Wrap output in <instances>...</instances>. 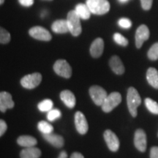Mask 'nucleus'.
Segmentation results:
<instances>
[{"label": "nucleus", "instance_id": "obj_1", "mask_svg": "<svg viewBox=\"0 0 158 158\" xmlns=\"http://www.w3.org/2000/svg\"><path fill=\"white\" fill-rule=\"evenodd\" d=\"M127 103L129 111L133 117L138 114L137 108L141 103V98L138 91L134 87H130L127 90Z\"/></svg>", "mask_w": 158, "mask_h": 158}, {"label": "nucleus", "instance_id": "obj_2", "mask_svg": "<svg viewBox=\"0 0 158 158\" xmlns=\"http://www.w3.org/2000/svg\"><path fill=\"white\" fill-rule=\"evenodd\" d=\"M86 5L94 15H104L110 10V3L108 0H86Z\"/></svg>", "mask_w": 158, "mask_h": 158}, {"label": "nucleus", "instance_id": "obj_3", "mask_svg": "<svg viewBox=\"0 0 158 158\" xmlns=\"http://www.w3.org/2000/svg\"><path fill=\"white\" fill-rule=\"evenodd\" d=\"M67 21L69 27V31L75 37L78 36L82 31L81 24V18L78 16L75 10H70L67 16Z\"/></svg>", "mask_w": 158, "mask_h": 158}, {"label": "nucleus", "instance_id": "obj_4", "mask_svg": "<svg viewBox=\"0 0 158 158\" xmlns=\"http://www.w3.org/2000/svg\"><path fill=\"white\" fill-rule=\"evenodd\" d=\"M122 102V95L118 92H112L108 94L103 103L102 104V110L105 113H109Z\"/></svg>", "mask_w": 158, "mask_h": 158}, {"label": "nucleus", "instance_id": "obj_5", "mask_svg": "<svg viewBox=\"0 0 158 158\" xmlns=\"http://www.w3.org/2000/svg\"><path fill=\"white\" fill-rule=\"evenodd\" d=\"M42 81V75L39 73H34L32 74L23 76L21 80V84L23 88L32 89L38 86Z\"/></svg>", "mask_w": 158, "mask_h": 158}, {"label": "nucleus", "instance_id": "obj_6", "mask_svg": "<svg viewBox=\"0 0 158 158\" xmlns=\"http://www.w3.org/2000/svg\"><path fill=\"white\" fill-rule=\"evenodd\" d=\"M54 70L58 76L63 78H70L72 76V68L64 59H59L54 63Z\"/></svg>", "mask_w": 158, "mask_h": 158}, {"label": "nucleus", "instance_id": "obj_7", "mask_svg": "<svg viewBox=\"0 0 158 158\" xmlns=\"http://www.w3.org/2000/svg\"><path fill=\"white\" fill-rule=\"evenodd\" d=\"M89 94L91 98L97 106H102L106 97L108 96L107 92L100 86H91L89 89Z\"/></svg>", "mask_w": 158, "mask_h": 158}, {"label": "nucleus", "instance_id": "obj_8", "mask_svg": "<svg viewBox=\"0 0 158 158\" xmlns=\"http://www.w3.org/2000/svg\"><path fill=\"white\" fill-rule=\"evenodd\" d=\"M134 145L141 152H145L147 147V134L142 129H138L134 135Z\"/></svg>", "mask_w": 158, "mask_h": 158}, {"label": "nucleus", "instance_id": "obj_9", "mask_svg": "<svg viewBox=\"0 0 158 158\" xmlns=\"http://www.w3.org/2000/svg\"><path fill=\"white\" fill-rule=\"evenodd\" d=\"M29 34L33 38L42 41H50L52 37L51 33L42 27H34L29 31Z\"/></svg>", "mask_w": 158, "mask_h": 158}, {"label": "nucleus", "instance_id": "obj_10", "mask_svg": "<svg viewBox=\"0 0 158 158\" xmlns=\"http://www.w3.org/2000/svg\"><path fill=\"white\" fill-rule=\"evenodd\" d=\"M104 139L108 149L111 152H117L119 148V140L115 133L110 130H106L104 133Z\"/></svg>", "mask_w": 158, "mask_h": 158}, {"label": "nucleus", "instance_id": "obj_11", "mask_svg": "<svg viewBox=\"0 0 158 158\" xmlns=\"http://www.w3.org/2000/svg\"><path fill=\"white\" fill-rule=\"evenodd\" d=\"M75 125L77 131L81 135H85L87 133L89 130L88 122L82 112L77 111L75 114Z\"/></svg>", "mask_w": 158, "mask_h": 158}, {"label": "nucleus", "instance_id": "obj_12", "mask_svg": "<svg viewBox=\"0 0 158 158\" xmlns=\"http://www.w3.org/2000/svg\"><path fill=\"white\" fill-rule=\"evenodd\" d=\"M149 29L146 25L142 24L137 29L135 32V45L137 48H141L143 43L149 39Z\"/></svg>", "mask_w": 158, "mask_h": 158}, {"label": "nucleus", "instance_id": "obj_13", "mask_svg": "<svg viewBox=\"0 0 158 158\" xmlns=\"http://www.w3.org/2000/svg\"><path fill=\"white\" fill-rule=\"evenodd\" d=\"M14 102H13L12 95L9 92H2L0 93V110L2 113L7 109L13 108L14 107Z\"/></svg>", "mask_w": 158, "mask_h": 158}, {"label": "nucleus", "instance_id": "obj_14", "mask_svg": "<svg viewBox=\"0 0 158 158\" xmlns=\"http://www.w3.org/2000/svg\"><path fill=\"white\" fill-rule=\"evenodd\" d=\"M104 49V41L100 37L94 40L90 47V54L94 58H98L102 54Z\"/></svg>", "mask_w": 158, "mask_h": 158}, {"label": "nucleus", "instance_id": "obj_15", "mask_svg": "<svg viewBox=\"0 0 158 158\" xmlns=\"http://www.w3.org/2000/svg\"><path fill=\"white\" fill-rule=\"evenodd\" d=\"M43 138L56 148H62L64 146V141L62 136L53 133L49 134H43Z\"/></svg>", "mask_w": 158, "mask_h": 158}, {"label": "nucleus", "instance_id": "obj_16", "mask_svg": "<svg viewBox=\"0 0 158 158\" xmlns=\"http://www.w3.org/2000/svg\"><path fill=\"white\" fill-rule=\"evenodd\" d=\"M109 65L114 73L117 75L123 74L124 70H125L121 59L118 56H114L110 58L109 61Z\"/></svg>", "mask_w": 158, "mask_h": 158}, {"label": "nucleus", "instance_id": "obj_17", "mask_svg": "<svg viewBox=\"0 0 158 158\" xmlns=\"http://www.w3.org/2000/svg\"><path fill=\"white\" fill-rule=\"evenodd\" d=\"M60 98L67 107L73 108L76 106V98L74 94L70 90H63L60 93Z\"/></svg>", "mask_w": 158, "mask_h": 158}, {"label": "nucleus", "instance_id": "obj_18", "mask_svg": "<svg viewBox=\"0 0 158 158\" xmlns=\"http://www.w3.org/2000/svg\"><path fill=\"white\" fill-rule=\"evenodd\" d=\"M51 29L52 31L57 34H64L68 32L69 27L67 20L60 19L54 21L51 25Z\"/></svg>", "mask_w": 158, "mask_h": 158}, {"label": "nucleus", "instance_id": "obj_19", "mask_svg": "<svg viewBox=\"0 0 158 158\" xmlns=\"http://www.w3.org/2000/svg\"><path fill=\"white\" fill-rule=\"evenodd\" d=\"M40 156L41 151L35 147L25 148L20 153L21 158H40Z\"/></svg>", "mask_w": 158, "mask_h": 158}, {"label": "nucleus", "instance_id": "obj_20", "mask_svg": "<svg viewBox=\"0 0 158 158\" xmlns=\"http://www.w3.org/2000/svg\"><path fill=\"white\" fill-rule=\"evenodd\" d=\"M17 143L19 145L23 147H32L37 143V139L30 135H21L17 139Z\"/></svg>", "mask_w": 158, "mask_h": 158}, {"label": "nucleus", "instance_id": "obj_21", "mask_svg": "<svg viewBox=\"0 0 158 158\" xmlns=\"http://www.w3.org/2000/svg\"><path fill=\"white\" fill-rule=\"evenodd\" d=\"M147 79L149 84L155 89H158V71L154 68H149L147 72Z\"/></svg>", "mask_w": 158, "mask_h": 158}, {"label": "nucleus", "instance_id": "obj_22", "mask_svg": "<svg viewBox=\"0 0 158 158\" xmlns=\"http://www.w3.org/2000/svg\"><path fill=\"white\" fill-rule=\"evenodd\" d=\"M75 11L81 19L87 20L90 18L91 11L88 6L85 4H78L76 6Z\"/></svg>", "mask_w": 158, "mask_h": 158}, {"label": "nucleus", "instance_id": "obj_23", "mask_svg": "<svg viewBox=\"0 0 158 158\" xmlns=\"http://www.w3.org/2000/svg\"><path fill=\"white\" fill-rule=\"evenodd\" d=\"M37 128L43 134H49L54 131V127L45 121L40 122L37 124Z\"/></svg>", "mask_w": 158, "mask_h": 158}, {"label": "nucleus", "instance_id": "obj_24", "mask_svg": "<svg viewBox=\"0 0 158 158\" xmlns=\"http://www.w3.org/2000/svg\"><path fill=\"white\" fill-rule=\"evenodd\" d=\"M145 105L146 107L148 110L153 114H158V103L155 100L151 98L145 99Z\"/></svg>", "mask_w": 158, "mask_h": 158}, {"label": "nucleus", "instance_id": "obj_25", "mask_svg": "<svg viewBox=\"0 0 158 158\" xmlns=\"http://www.w3.org/2000/svg\"><path fill=\"white\" fill-rule=\"evenodd\" d=\"M53 106H54V103L50 99H46V100H43L37 105L38 109L41 112H48L49 110L52 109Z\"/></svg>", "mask_w": 158, "mask_h": 158}, {"label": "nucleus", "instance_id": "obj_26", "mask_svg": "<svg viewBox=\"0 0 158 158\" xmlns=\"http://www.w3.org/2000/svg\"><path fill=\"white\" fill-rule=\"evenodd\" d=\"M148 57L151 60H157L158 59V42L152 45L148 51Z\"/></svg>", "mask_w": 158, "mask_h": 158}, {"label": "nucleus", "instance_id": "obj_27", "mask_svg": "<svg viewBox=\"0 0 158 158\" xmlns=\"http://www.w3.org/2000/svg\"><path fill=\"white\" fill-rule=\"evenodd\" d=\"M61 116H62V113L58 109H51L47 114V118L50 122H54L60 118Z\"/></svg>", "mask_w": 158, "mask_h": 158}, {"label": "nucleus", "instance_id": "obj_28", "mask_svg": "<svg viewBox=\"0 0 158 158\" xmlns=\"http://www.w3.org/2000/svg\"><path fill=\"white\" fill-rule=\"evenodd\" d=\"M10 41V34L2 27L0 29V43L2 44H6Z\"/></svg>", "mask_w": 158, "mask_h": 158}, {"label": "nucleus", "instance_id": "obj_29", "mask_svg": "<svg viewBox=\"0 0 158 158\" xmlns=\"http://www.w3.org/2000/svg\"><path fill=\"white\" fill-rule=\"evenodd\" d=\"M114 40L118 45H122V46L125 47L128 45V40L120 33H115L114 35Z\"/></svg>", "mask_w": 158, "mask_h": 158}, {"label": "nucleus", "instance_id": "obj_30", "mask_svg": "<svg viewBox=\"0 0 158 158\" xmlns=\"http://www.w3.org/2000/svg\"><path fill=\"white\" fill-rule=\"evenodd\" d=\"M118 24L123 29H130L132 27V21L127 18H122L118 20Z\"/></svg>", "mask_w": 158, "mask_h": 158}, {"label": "nucleus", "instance_id": "obj_31", "mask_svg": "<svg viewBox=\"0 0 158 158\" xmlns=\"http://www.w3.org/2000/svg\"><path fill=\"white\" fill-rule=\"evenodd\" d=\"M153 0H141L142 8L145 10H149L152 6Z\"/></svg>", "mask_w": 158, "mask_h": 158}, {"label": "nucleus", "instance_id": "obj_32", "mask_svg": "<svg viewBox=\"0 0 158 158\" xmlns=\"http://www.w3.org/2000/svg\"><path fill=\"white\" fill-rule=\"evenodd\" d=\"M7 129V125L4 120H0V136H2Z\"/></svg>", "mask_w": 158, "mask_h": 158}, {"label": "nucleus", "instance_id": "obj_33", "mask_svg": "<svg viewBox=\"0 0 158 158\" xmlns=\"http://www.w3.org/2000/svg\"><path fill=\"white\" fill-rule=\"evenodd\" d=\"M150 158H158V147H153L151 148Z\"/></svg>", "mask_w": 158, "mask_h": 158}, {"label": "nucleus", "instance_id": "obj_34", "mask_svg": "<svg viewBox=\"0 0 158 158\" xmlns=\"http://www.w3.org/2000/svg\"><path fill=\"white\" fill-rule=\"evenodd\" d=\"M19 2L23 7H30L34 4V0H19Z\"/></svg>", "mask_w": 158, "mask_h": 158}, {"label": "nucleus", "instance_id": "obj_35", "mask_svg": "<svg viewBox=\"0 0 158 158\" xmlns=\"http://www.w3.org/2000/svg\"><path fill=\"white\" fill-rule=\"evenodd\" d=\"M70 158H84V155L80 152H73L70 156Z\"/></svg>", "mask_w": 158, "mask_h": 158}, {"label": "nucleus", "instance_id": "obj_36", "mask_svg": "<svg viewBox=\"0 0 158 158\" xmlns=\"http://www.w3.org/2000/svg\"><path fill=\"white\" fill-rule=\"evenodd\" d=\"M58 158H68V154L65 151H62V152L59 154Z\"/></svg>", "mask_w": 158, "mask_h": 158}, {"label": "nucleus", "instance_id": "obj_37", "mask_svg": "<svg viewBox=\"0 0 158 158\" xmlns=\"http://www.w3.org/2000/svg\"><path fill=\"white\" fill-rule=\"evenodd\" d=\"M118 1L122 3H125V2H127L128 0H118Z\"/></svg>", "mask_w": 158, "mask_h": 158}, {"label": "nucleus", "instance_id": "obj_38", "mask_svg": "<svg viewBox=\"0 0 158 158\" xmlns=\"http://www.w3.org/2000/svg\"><path fill=\"white\" fill-rule=\"evenodd\" d=\"M4 2H5V0H0V4H1V5H2V4L4 3Z\"/></svg>", "mask_w": 158, "mask_h": 158}, {"label": "nucleus", "instance_id": "obj_39", "mask_svg": "<svg viewBox=\"0 0 158 158\" xmlns=\"http://www.w3.org/2000/svg\"><path fill=\"white\" fill-rule=\"evenodd\" d=\"M157 136H158V133H157Z\"/></svg>", "mask_w": 158, "mask_h": 158}]
</instances>
